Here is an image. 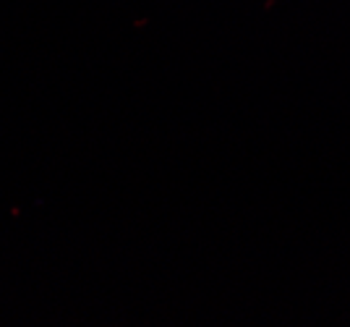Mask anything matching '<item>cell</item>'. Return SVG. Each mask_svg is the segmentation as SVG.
Instances as JSON below:
<instances>
[]
</instances>
